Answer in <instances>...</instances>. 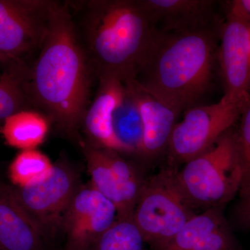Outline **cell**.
Here are the masks:
<instances>
[{
	"label": "cell",
	"mask_w": 250,
	"mask_h": 250,
	"mask_svg": "<svg viewBox=\"0 0 250 250\" xmlns=\"http://www.w3.org/2000/svg\"><path fill=\"white\" fill-rule=\"evenodd\" d=\"M93 74L68 3L52 1L45 40L28 69L31 104L45 112L65 134L79 139L90 104Z\"/></svg>",
	"instance_id": "1"
},
{
	"label": "cell",
	"mask_w": 250,
	"mask_h": 250,
	"mask_svg": "<svg viewBox=\"0 0 250 250\" xmlns=\"http://www.w3.org/2000/svg\"><path fill=\"white\" fill-rule=\"evenodd\" d=\"M223 22L177 34L154 31L135 77L136 84L179 116L198 106L197 103L210 89L218 67Z\"/></svg>",
	"instance_id": "2"
},
{
	"label": "cell",
	"mask_w": 250,
	"mask_h": 250,
	"mask_svg": "<svg viewBox=\"0 0 250 250\" xmlns=\"http://www.w3.org/2000/svg\"><path fill=\"white\" fill-rule=\"evenodd\" d=\"M77 36L98 79L134 80L154 30L139 0L78 1Z\"/></svg>",
	"instance_id": "3"
},
{
	"label": "cell",
	"mask_w": 250,
	"mask_h": 250,
	"mask_svg": "<svg viewBox=\"0 0 250 250\" xmlns=\"http://www.w3.org/2000/svg\"><path fill=\"white\" fill-rule=\"evenodd\" d=\"M236 135L232 126L208 150L176 170V183L194 210L222 208L240 192L243 174Z\"/></svg>",
	"instance_id": "4"
},
{
	"label": "cell",
	"mask_w": 250,
	"mask_h": 250,
	"mask_svg": "<svg viewBox=\"0 0 250 250\" xmlns=\"http://www.w3.org/2000/svg\"><path fill=\"white\" fill-rule=\"evenodd\" d=\"M176 170L170 166L146 179L131 217L154 250L164 246L196 214L176 183Z\"/></svg>",
	"instance_id": "5"
},
{
	"label": "cell",
	"mask_w": 250,
	"mask_h": 250,
	"mask_svg": "<svg viewBox=\"0 0 250 250\" xmlns=\"http://www.w3.org/2000/svg\"><path fill=\"white\" fill-rule=\"evenodd\" d=\"M250 103L249 99L224 95L217 103L184 112L183 119L174 126L166 152L170 166L184 164L208 150L233 126Z\"/></svg>",
	"instance_id": "6"
},
{
	"label": "cell",
	"mask_w": 250,
	"mask_h": 250,
	"mask_svg": "<svg viewBox=\"0 0 250 250\" xmlns=\"http://www.w3.org/2000/svg\"><path fill=\"white\" fill-rule=\"evenodd\" d=\"M76 171L59 163L40 182L24 187H12L15 196L30 217L45 243L61 231L62 219L79 188Z\"/></svg>",
	"instance_id": "7"
},
{
	"label": "cell",
	"mask_w": 250,
	"mask_h": 250,
	"mask_svg": "<svg viewBox=\"0 0 250 250\" xmlns=\"http://www.w3.org/2000/svg\"><path fill=\"white\" fill-rule=\"evenodd\" d=\"M52 2L0 0V56L26 64L24 59L39 54L48 30Z\"/></svg>",
	"instance_id": "8"
},
{
	"label": "cell",
	"mask_w": 250,
	"mask_h": 250,
	"mask_svg": "<svg viewBox=\"0 0 250 250\" xmlns=\"http://www.w3.org/2000/svg\"><path fill=\"white\" fill-rule=\"evenodd\" d=\"M83 152L92 187L114 205L118 218H131L147 178L116 151L88 145Z\"/></svg>",
	"instance_id": "9"
},
{
	"label": "cell",
	"mask_w": 250,
	"mask_h": 250,
	"mask_svg": "<svg viewBox=\"0 0 250 250\" xmlns=\"http://www.w3.org/2000/svg\"><path fill=\"white\" fill-rule=\"evenodd\" d=\"M219 71L225 95L250 100V16L231 1L220 29Z\"/></svg>",
	"instance_id": "10"
},
{
	"label": "cell",
	"mask_w": 250,
	"mask_h": 250,
	"mask_svg": "<svg viewBox=\"0 0 250 250\" xmlns=\"http://www.w3.org/2000/svg\"><path fill=\"white\" fill-rule=\"evenodd\" d=\"M118 218L114 205L91 184L79 187L62 219L65 250H88Z\"/></svg>",
	"instance_id": "11"
},
{
	"label": "cell",
	"mask_w": 250,
	"mask_h": 250,
	"mask_svg": "<svg viewBox=\"0 0 250 250\" xmlns=\"http://www.w3.org/2000/svg\"><path fill=\"white\" fill-rule=\"evenodd\" d=\"M154 31L177 34L221 24L214 0H139Z\"/></svg>",
	"instance_id": "12"
},
{
	"label": "cell",
	"mask_w": 250,
	"mask_h": 250,
	"mask_svg": "<svg viewBox=\"0 0 250 250\" xmlns=\"http://www.w3.org/2000/svg\"><path fill=\"white\" fill-rule=\"evenodd\" d=\"M221 209L209 208L196 213L156 250H240Z\"/></svg>",
	"instance_id": "13"
},
{
	"label": "cell",
	"mask_w": 250,
	"mask_h": 250,
	"mask_svg": "<svg viewBox=\"0 0 250 250\" xmlns=\"http://www.w3.org/2000/svg\"><path fill=\"white\" fill-rule=\"evenodd\" d=\"M125 82L132 89L142 117L144 135L140 156L147 160L157 159L167 152L179 115L141 89L134 80Z\"/></svg>",
	"instance_id": "14"
},
{
	"label": "cell",
	"mask_w": 250,
	"mask_h": 250,
	"mask_svg": "<svg viewBox=\"0 0 250 250\" xmlns=\"http://www.w3.org/2000/svg\"><path fill=\"white\" fill-rule=\"evenodd\" d=\"M99 82L96 96L87 108L82 125L91 141L90 146L121 153L112 132L111 121L124 97L125 83L110 77H100Z\"/></svg>",
	"instance_id": "15"
},
{
	"label": "cell",
	"mask_w": 250,
	"mask_h": 250,
	"mask_svg": "<svg viewBox=\"0 0 250 250\" xmlns=\"http://www.w3.org/2000/svg\"><path fill=\"white\" fill-rule=\"evenodd\" d=\"M0 250H46L40 231L15 196L0 183Z\"/></svg>",
	"instance_id": "16"
},
{
	"label": "cell",
	"mask_w": 250,
	"mask_h": 250,
	"mask_svg": "<svg viewBox=\"0 0 250 250\" xmlns=\"http://www.w3.org/2000/svg\"><path fill=\"white\" fill-rule=\"evenodd\" d=\"M124 83V97L112 116V132L121 154L140 156L144 135L142 117L131 86Z\"/></svg>",
	"instance_id": "17"
},
{
	"label": "cell",
	"mask_w": 250,
	"mask_h": 250,
	"mask_svg": "<svg viewBox=\"0 0 250 250\" xmlns=\"http://www.w3.org/2000/svg\"><path fill=\"white\" fill-rule=\"evenodd\" d=\"M29 66L0 59V123L32 106L27 90Z\"/></svg>",
	"instance_id": "18"
},
{
	"label": "cell",
	"mask_w": 250,
	"mask_h": 250,
	"mask_svg": "<svg viewBox=\"0 0 250 250\" xmlns=\"http://www.w3.org/2000/svg\"><path fill=\"white\" fill-rule=\"evenodd\" d=\"M49 131V119L42 113L23 110L8 117L1 128L6 143L21 150L36 149Z\"/></svg>",
	"instance_id": "19"
},
{
	"label": "cell",
	"mask_w": 250,
	"mask_h": 250,
	"mask_svg": "<svg viewBox=\"0 0 250 250\" xmlns=\"http://www.w3.org/2000/svg\"><path fill=\"white\" fill-rule=\"evenodd\" d=\"M54 166L45 154L36 149L22 150L10 164L9 179L14 187H26L46 178Z\"/></svg>",
	"instance_id": "20"
},
{
	"label": "cell",
	"mask_w": 250,
	"mask_h": 250,
	"mask_svg": "<svg viewBox=\"0 0 250 250\" xmlns=\"http://www.w3.org/2000/svg\"><path fill=\"white\" fill-rule=\"evenodd\" d=\"M146 244L132 218H118L88 250H146Z\"/></svg>",
	"instance_id": "21"
},
{
	"label": "cell",
	"mask_w": 250,
	"mask_h": 250,
	"mask_svg": "<svg viewBox=\"0 0 250 250\" xmlns=\"http://www.w3.org/2000/svg\"><path fill=\"white\" fill-rule=\"evenodd\" d=\"M241 120L236 138L238 159L243 174L240 190L242 195L250 188V103L243 110Z\"/></svg>",
	"instance_id": "22"
},
{
	"label": "cell",
	"mask_w": 250,
	"mask_h": 250,
	"mask_svg": "<svg viewBox=\"0 0 250 250\" xmlns=\"http://www.w3.org/2000/svg\"><path fill=\"white\" fill-rule=\"evenodd\" d=\"M241 197V202L236 208L237 219L241 226L250 228V188Z\"/></svg>",
	"instance_id": "23"
},
{
	"label": "cell",
	"mask_w": 250,
	"mask_h": 250,
	"mask_svg": "<svg viewBox=\"0 0 250 250\" xmlns=\"http://www.w3.org/2000/svg\"><path fill=\"white\" fill-rule=\"evenodd\" d=\"M240 7L250 16V0H236Z\"/></svg>",
	"instance_id": "24"
},
{
	"label": "cell",
	"mask_w": 250,
	"mask_h": 250,
	"mask_svg": "<svg viewBox=\"0 0 250 250\" xmlns=\"http://www.w3.org/2000/svg\"><path fill=\"white\" fill-rule=\"evenodd\" d=\"M0 59H5V58H4V57H1V56H0Z\"/></svg>",
	"instance_id": "25"
},
{
	"label": "cell",
	"mask_w": 250,
	"mask_h": 250,
	"mask_svg": "<svg viewBox=\"0 0 250 250\" xmlns=\"http://www.w3.org/2000/svg\"></svg>",
	"instance_id": "26"
}]
</instances>
